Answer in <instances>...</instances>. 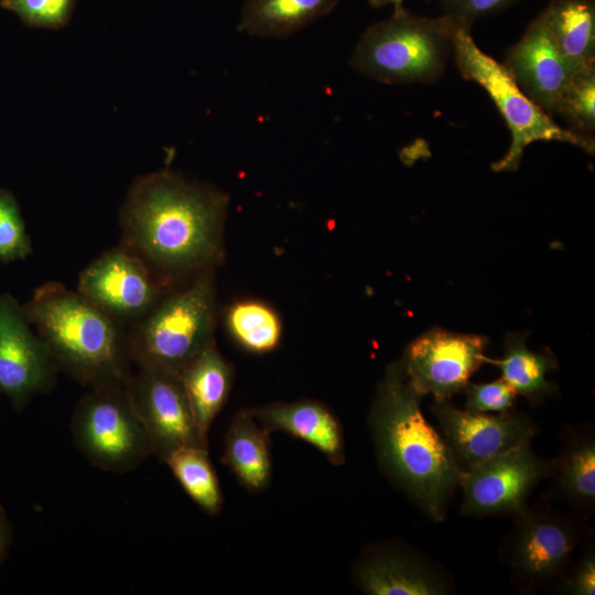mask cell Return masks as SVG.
I'll use <instances>...</instances> for the list:
<instances>
[{"mask_svg": "<svg viewBox=\"0 0 595 595\" xmlns=\"http://www.w3.org/2000/svg\"><path fill=\"white\" fill-rule=\"evenodd\" d=\"M228 195L212 185L160 170L129 187L119 210L120 245L167 289L216 271L225 259Z\"/></svg>", "mask_w": 595, "mask_h": 595, "instance_id": "cell-1", "label": "cell"}, {"mask_svg": "<svg viewBox=\"0 0 595 595\" xmlns=\"http://www.w3.org/2000/svg\"><path fill=\"white\" fill-rule=\"evenodd\" d=\"M401 360L379 381L369 412L378 463L388 478L432 521L445 519L461 470L452 452L421 411Z\"/></svg>", "mask_w": 595, "mask_h": 595, "instance_id": "cell-2", "label": "cell"}, {"mask_svg": "<svg viewBox=\"0 0 595 595\" xmlns=\"http://www.w3.org/2000/svg\"><path fill=\"white\" fill-rule=\"evenodd\" d=\"M23 310L58 369L89 389L128 383L133 360L127 328L77 291L46 282Z\"/></svg>", "mask_w": 595, "mask_h": 595, "instance_id": "cell-3", "label": "cell"}, {"mask_svg": "<svg viewBox=\"0 0 595 595\" xmlns=\"http://www.w3.org/2000/svg\"><path fill=\"white\" fill-rule=\"evenodd\" d=\"M456 29L444 17L414 15L403 6L370 25L349 57L359 74L388 84H429L437 80L453 54Z\"/></svg>", "mask_w": 595, "mask_h": 595, "instance_id": "cell-4", "label": "cell"}, {"mask_svg": "<svg viewBox=\"0 0 595 595\" xmlns=\"http://www.w3.org/2000/svg\"><path fill=\"white\" fill-rule=\"evenodd\" d=\"M217 298L215 271L169 290L138 322L127 328L137 366L178 374L215 342Z\"/></svg>", "mask_w": 595, "mask_h": 595, "instance_id": "cell-5", "label": "cell"}, {"mask_svg": "<svg viewBox=\"0 0 595 595\" xmlns=\"http://www.w3.org/2000/svg\"><path fill=\"white\" fill-rule=\"evenodd\" d=\"M498 555L518 592L531 594L559 585L574 553L589 538L586 520L543 501L512 515Z\"/></svg>", "mask_w": 595, "mask_h": 595, "instance_id": "cell-6", "label": "cell"}, {"mask_svg": "<svg viewBox=\"0 0 595 595\" xmlns=\"http://www.w3.org/2000/svg\"><path fill=\"white\" fill-rule=\"evenodd\" d=\"M453 56L462 76L488 94L510 131V147L501 159L491 164L493 171H516L524 150L537 141L565 142L594 154V138L558 125L519 88L504 64L477 46L470 31L456 30Z\"/></svg>", "mask_w": 595, "mask_h": 595, "instance_id": "cell-7", "label": "cell"}, {"mask_svg": "<svg viewBox=\"0 0 595 595\" xmlns=\"http://www.w3.org/2000/svg\"><path fill=\"white\" fill-rule=\"evenodd\" d=\"M72 433L86 458L107 472H129L152 455L128 383L90 388L74 410Z\"/></svg>", "mask_w": 595, "mask_h": 595, "instance_id": "cell-8", "label": "cell"}, {"mask_svg": "<svg viewBox=\"0 0 595 595\" xmlns=\"http://www.w3.org/2000/svg\"><path fill=\"white\" fill-rule=\"evenodd\" d=\"M552 472L526 442L461 472L462 513L472 517L515 515L524 509L532 490Z\"/></svg>", "mask_w": 595, "mask_h": 595, "instance_id": "cell-9", "label": "cell"}, {"mask_svg": "<svg viewBox=\"0 0 595 595\" xmlns=\"http://www.w3.org/2000/svg\"><path fill=\"white\" fill-rule=\"evenodd\" d=\"M488 338L433 327L405 348L400 358L407 379L420 394L450 401L464 391L469 378L486 363Z\"/></svg>", "mask_w": 595, "mask_h": 595, "instance_id": "cell-10", "label": "cell"}, {"mask_svg": "<svg viewBox=\"0 0 595 595\" xmlns=\"http://www.w3.org/2000/svg\"><path fill=\"white\" fill-rule=\"evenodd\" d=\"M76 291L127 328L169 290L140 258L119 244L80 272Z\"/></svg>", "mask_w": 595, "mask_h": 595, "instance_id": "cell-11", "label": "cell"}, {"mask_svg": "<svg viewBox=\"0 0 595 595\" xmlns=\"http://www.w3.org/2000/svg\"><path fill=\"white\" fill-rule=\"evenodd\" d=\"M128 389L156 458L165 463L183 447H208L198 433L178 374L140 367L130 377Z\"/></svg>", "mask_w": 595, "mask_h": 595, "instance_id": "cell-12", "label": "cell"}, {"mask_svg": "<svg viewBox=\"0 0 595 595\" xmlns=\"http://www.w3.org/2000/svg\"><path fill=\"white\" fill-rule=\"evenodd\" d=\"M431 412L461 472L509 451L539 433L538 423L513 409L502 413H478L434 401Z\"/></svg>", "mask_w": 595, "mask_h": 595, "instance_id": "cell-13", "label": "cell"}, {"mask_svg": "<svg viewBox=\"0 0 595 595\" xmlns=\"http://www.w3.org/2000/svg\"><path fill=\"white\" fill-rule=\"evenodd\" d=\"M31 326L17 299L0 294V393L15 410L33 396L47 392L60 370L47 345Z\"/></svg>", "mask_w": 595, "mask_h": 595, "instance_id": "cell-14", "label": "cell"}, {"mask_svg": "<svg viewBox=\"0 0 595 595\" xmlns=\"http://www.w3.org/2000/svg\"><path fill=\"white\" fill-rule=\"evenodd\" d=\"M504 65L519 88L551 117L574 75L585 67L559 50L540 14L508 48Z\"/></svg>", "mask_w": 595, "mask_h": 595, "instance_id": "cell-15", "label": "cell"}, {"mask_svg": "<svg viewBox=\"0 0 595 595\" xmlns=\"http://www.w3.org/2000/svg\"><path fill=\"white\" fill-rule=\"evenodd\" d=\"M354 575L369 595H444L453 591L447 574L405 548L370 550L356 564Z\"/></svg>", "mask_w": 595, "mask_h": 595, "instance_id": "cell-16", "label": "cell"}, {"mask_svg": "<svg viewBox=\"0 0 595 595\" xmlns=\"http://www.w3.org/2000/svg\"><path fill=\"white\" fill-rule=\"evenodd\" d=\"M249 411L269 433L290 434L314 446L333 465L345 463L342 424L322 402L311 399L278 401Z\"/></svg>", "mask_w": 595, "mask_h": 595, "instance_id": "cell-17", "label": "cell"}, {"mask_svg": "<svg viewBox=\"0 0 595 595\" xmlns=\"http://www.w3.org/2000/svg\"><path fill=\"white\" fill-rule=\"evenodd\" d=\"M548 499L566 504L587 520L595 511V434L591 425L566 429L559 455L551 459Z\"/></svg>", "mask_w": 595, "mask_h": 595, "instance_id": "cell-18", "label": "cell"}, {"mask_svg": "<svg viewBox=\"0 0 595 595\" xmlns=\"http://www.w3.org/2000/svg\"><path fill=\"white\" fill-rule=\"evenodd\" d=\"M178 377L198 433L208 442L210 425L228 400L234 368L213 342L180 370Z\"/></svg>", "mask_w": 595, "mask_h": 595, "instance_id": "cell-19", "label": "cell"}, {"mask_svg": "<svg viewBox=\"0 0 595 595\" xmlns=\"http://www.w3.org/2000/svg\"><path fill=\"white\" fill-rule=\"evenodd\" d=\"M269 436L249 409L237 412L227 429L221 461L248 490L260 491L270 483Z\"/></svg>", "mask_w": 595, "mask_h": 595, "instance_id": "cell-20", "label": "cell"}, {"mask_svg": "<svg viewBox=\"0 0 595 595\" xmlns=\"http://www.w3.org/2000/svg\"><path fill=\"white\" fill-rule=\"evenodd\" d=\"M342 0H245L238 30L260 39H286L329 14Z\"/></svg>", "mask_w": 595, "mask_h": 595, "instance_id": "cell-21", "label": "cell"}, {"mask_svg": "<svg viewBox=\"0 0 595 595\" xmlns=\"http://www.w3.org/2000/svg\"><path fill=\"white\" fill-rule=\"evenodd\" d=\"M528 333H508L504 339V354L499 359L486 357V363L500 369L501 378L517 394L526 398L531 404L542 403L547 398L558 394V388L548 380L559 364L555 355L544 349L530 350L526 346Z\"/></svg>", "mask_w": 595, "mask_h": 595, "instance_id": "cell-22", "label": "cell"}, {"mask_svg": "<svg viewBox=\"0 0 595 595\" xmlns=\"http://www.w3.org/2000/svg\"><path fill=\"white\" fill-rule=\"evenodd\" d=\"M540 15L566 57L578 66L595 64L594 0H552Z\"/></svg>", "mask_w": 595, "mask_h": 595, "instance_id": "cell-23", "label": "cell"}, {"mask_svg": "<svg viewBox=\"0 0 595 595\" xmlns=\"http://www.w3.org/2000/svg\"><path fill=\"white\" fill-rule=\"evenodd\" d=\"M230 336L246 350L264 354L275 349L281 340L282 324L277 312L257 300L231 304L225 314Z\"/></svg>", "mask_w": 595, "mask_h": 595, "instance_id": "cell-24", "label": "cell"}, {"mask_svg": "<svg viewBox=\"0 0 595 595\" xmlns=\"http://www.w3.org/2000/svg\"><path fill=\"white\" fill-rule=\"evenodd\" d=\"M165 464L185 493L205 512L216 515L223 506L220 485L207 446H186L174 452Z\"/></svg>", "mask_w": 595, "mask_h": 595, "instance_id": "cell-25", "label": "cell"}, {"mask_svg": "<svg viewBox=\"0 0 595 595\" xmlns=\"http://www.w3.org/2000/svg\"><path fill=\"white\" fill-rule=\"evenodd\" d=\"M554 115L569 130L585 137L595 131V64L582 67L563 91Z\"/></svg>", "mask_w": 595, "mask_h": 595, "instance_id": "cell-26", "label": "cell"}, {"mask_svg": "<svg viewBox=\"0 0 595 595\" xmlns=\"http://www.w3.org/2000/svg\"><path fill=\"white\" fill-rule=\"evenodd\" d=\"M32 242L14 195L0 188V261L10 263L32 253Z\"/></svg>", "mask_w": 595, "mask_h": 595, "instance_id": "cell-27", "label": "cell"}, {"mask_svg": "<svg viewBox=\"0 0 595 595\" xmlns=\"http://www.w3.org/2000/svg\"><path fill=\"white\" fill-rule=\"evenodd\" d=\"M74 0H0V6L15 13L25 24L56 29L64 25Z\"/></svg>", "mask_w": 595, "mask_h": 595, "instance_id": "cell-28", "label": "cell"}, {"mask_svg": "<svg viewBox=\"0 0 595 595\" xmlns=\"http://www.w3.org/2000/svg\"><path fill=\"white\" fill-rule=\"evenodd\" d=\"M465 409L478 413H502L513 409L517 393L502 379L490 382H468Z\"/></svg>", "mask_w": 595, "mask_h": 595, "instance_id": "cell-29", "label": "cell"}, {"mask_svg": "<svg viewBox=\"0 0 595 595\" xmlns=\"http://www.w3.org/2000/svg\"><path fill=\"white\" fill-rule=\"evenodd\" d=\"M519 0H444V17L456 30L470 31L479 19L496 14Z\"/></svg>", "mask_w": 595, "mask_h": 595, "instance_id": "cell-30", "label": "cell"}, {"mask_svg": "<svg viewBox=\"0 0 595 595\" xmlns=\"http://www.w3.org/2000/svg\"><path fill=\"white\" fill-rule=\"evenodd\" d=\"M563 594L594 595L595 593V544L588 539L581 547V554L572 562L558 585Z\"/></svg>", "mask_w": 595, "mask_h": 595, "instance_id": "cell-31", "label": "cell"}, {"mask_svg": "<svg viewBox=\"0 0 595 595\" xmlns=\"http://www.w3.org/2000/svg\"><path fill=\"white\" fill-rule=\"evenodd\" d=\"M12 541V530L4 508L0 504V565L4 561Z\"/></svg>", "mask_w": 595, "mask_h": 595, "instance_id": "cell-32", "label": "cell"}, {"mask_svg": "<svg viewBox=\"0 0 595 595\" xmlns=\"http://www.w3.org/2000/svg\"><path fill=\"white\" fill-rule=\"evenodd\" d=\"M404 0H368L369 4L374 8H382L385 6L391 4L393 8L402 7ZM442 2L444 0H441Z\"/></svg>", "mask_w": 595, "mask_h": 595, "instance_id": "cell-33", "label": "cell"}]
</instances>
